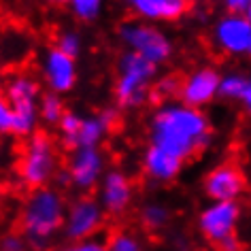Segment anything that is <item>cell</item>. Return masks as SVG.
Listing matches in <instances>:
<instances>
[{
    "label": "cell",
    "mask_w": 251,
    "mask_h": 251,
    "mask_svg": "<svg viewBox=\"0 0 251 251\" xmlns=\"http://www.w3.org/2000/svg\"><path fill=\"white\" fill-rule=\"evenodd\" d=\"M106 0H71V13L75 20L83 22V24H94L102 15Z\"/></svg>",
    "instance_id": "cell-23"
},
{
    "label": "cell",
    "mask_w": 251,
    "mask_h": 251,
    "mask_svg": "<svg viewBox=\"0 0 251 251\" xmlns=\"http://www.w3.org/2000/svg\"><path fill=\"white\" fill-rule=\"evenodd\" d=\"M122 2H126V4H132V0H122Z\"/></svg>",
    "instance_id": "cell-34"
},
{
    "label": "cell",
    "mask_w": 251,
    "mask_h": 251,
    "mask_svg": "<svg viewBox=\"0 0 251 251\" xmlns=\"http://www.w3.org/2000/svg\"><path fill=\"white\" fill-rule=\"evenodd\" d=\"M226 13H245L249 9L251 0H222Z\"/></svg>",
    "instance_id": "cell-28"
},
{
    "label": "cell",
    "mask_w": 251,
    "mask_h": 251,
    "mask_svg": "<svg viewBox=\"0 0 251 251\" xmlns=\"http://www.w3.org/2000/svg\"><path fill=\"white\" fill-rule=\"evenodd\" d=\"M130 9L136 20L149 24H168L181 20L187 13L190 0H132Z\"/></svg>",
    "instance_id": "cell-16"
},
{
    "label": "cell",
    "mask_w": 251,
    "mask_h": 251,
    "mask_svg": "<svg viewBox=\"0 0 251 251\" xmlns=\"http://www.w3.org/2000/svg\"><path fill=\"white\" fill-rule=\"evenodd\" d=\"M117 39L126 51H132L149 60L155 66L171 62L175 53V43L158 24L143 20H124L117 26Z\"/></svg>",
    "instance_id": "cell-6"
},
{
    "label": "cell",
    "mask_w": 251,
    "mask_h": 251,
    "mask_svg": "<svg viewBox=\"0 0 251 251\" xmlns=\"http://www.w3.org/2000/svg\"><path fill=\"white\" fill-rule=\"evenodd\" d=\"M81 122H83V115H81L79 111H66V115L62 117V122L58 124L60 143L68 149V151L77 149V136H79V130H81Z\"/></svg>",
    "instance_id": "cell-20"
},
{
    "label": "cell",
    "mask_w": 251,
    "mask_h": 251,
    "mask_svg": "<svg viewBox=\"0 0 251 251\" xmlns=\"http://www.w3.org/2000/svg\"><path fill=\"white\" fill-rule=\"evenodd\" d=\"M98 200L113 219H122L134 204V183L130 175L122 168H109L98 185Z\"/></svg>",
    "instance_id": "cell-12"
},
{
    "label": "cell",
    "mask_w": 251,
    "mask_h": 251,
    "mask_svg": "<svg viewBox=\"0 0 251 251\" xmlns=\"http://www.w3.org/2000/svg\"><path fill=\"white\" fill-rule=\"evenodd\" d=\"M245 17H247V20L251 22V4H249V9H247V11H245Z\"/></svg>",
    "instance_id": "cell-33"
},
{
    "label": "cell",
    "mask_w": 251,
    "mask_h": 251,
    "mask_svg": "<svg viewBox=\"0 0 251 251\" xmlns=\"http://www.w3.org/2000/svg\"><path fill=\"white\" fill-rule=\"evenodd\" d=\"M106 217L109 215L102 209L98 196L79 194L77 198H73L68 202L62 236L68 243H81V241H90V238H98V232L104 228Z\"/></svg>",
    "instance_id": "cell-7"
},
{
    "label": "cell",
    "mask_w": 251,
    "mask_h": 251,
    "mask_svg": "<svg viewBox=\"0 0 251 251\" xmlns=\"http://www.w3.org/2000/svg\"><path fill=\"white\" fill-rule=\"evenodd\" d=\"M60 173V149L49 132H34L22 143L15 175L26 190L51 185Z\"/></svg>",
    "instance_id": "cell-4"
},
{
    "label": "cell",
    "mask_w": 251,
    "mask_h": 251,
    "mask_svg": "<svg viewBox=\"0 0 251 251\" xmlns=\"http://www.w3.org/2000/svg\"><path fill=\"white\" fill-rule=\"evenodd\" d=\"M238 104H241V106H243V111H245V113H247V115L251 117V75H249L247 87H245V92H243L241 100H238Z\"/></svg>",
    "instance_id": "cell-30"
},
{
    "label": "cell",
    "mask_w": 251,
    "mask_h": 251,
    "mask_svg": "<svg viewBox=\"0 0 251 251\" xmlns=\"http://www.w3.org/2000/svg\"><path fill=\"white\" fill-rule=\"evenodd\" d=\"M249 75L241 71H228L222 75V83H219V98L224 100H241L245 87H247Z\"/></svg>",
    "instance_id": "cell-21"
},
{
    "label": "cell",
    "mask_w": 251,
    "mask_h": 251,
    "mask_svg": "<svg viewBox=\"0 0 251 251\" xmlns=\"http://www.w3.org/2000/svg\"><path fill=\"white\" fill-rule=\"evenodd\" d=\"M45 2L51 7H64V4H71V0H45Z\"/></svg>",
    "instance_id": "cell-32"
},
{
    "label": "cell",
    "mask_w": 251,
    "mask_h": 251,
    "mask_svg": "<svg viewBox=\"0 0 251 251\" xmlns=\"http://www.w3.org/2000/svg\"><path fill=\"white\" fill-rule=\"evenodd\" d=\"M43 98L41 81L30 71H11L2 83V102L11 113V132L13 139L26 141L39 132V104Z\"/></svg>",
    "instance_id": "cell-3"
},
{
    "label": "cell",
    "mask_w": 251,
    "mask_h": 251,
    "mask_svg": "<svg viewBox=\"0 0 251 251\" xmlns=\"http://www.w3.org/2000/svg\"><path fill=\"white\" fill-rule=\"evenodd\" d=\"M247 190V179L243 171L232 162H219L202 177V192L204 196L215 200H238Z\"/></svg>",
    "instance_id": "cell-14"
},
{
    "label": "cell",
    "mask_w": 251,
    "mask_h": 251,
    "mask_svg": "<svg viewBox=\"0 0 251 251\" xmlns=\"http://www.w3.org/2000/svg\"><path fill=\"white\" fill-rule=\"evenodd\" d=\"M53 251H106V241L100 238H90V241H81V243H68Z\"/></svg>",
    "instance_id": "cell-27"
},
{
    "label": "cell",
    "mask_w": 251,
    "mask_h": 251,
    "mask_svg": "<svg viewBox=\"0 0 251 251\" xmlns=\"http://www.w3.org/2000/svg\"><path fill=\"white\" fill-rule=\"evenodd\" d=\"M219 83H222V73L215 66H196L181 79L177 100L194 106V109H204L215 98H219Z\"/></svg>",
    "instance_id": "cell-13"
},
{
    "label": "cell",
    "mask_w": 251,
    "mask_h": 251,
    "mask_svg": "<svg viewBox=\"0 0 251 251\" xmlns=\"http://www.w3.org/2000/svg\"><path fill=\"white\" fill-rule=\"evenodd\" d=\"M185 162L177 155L164 151V149L147 145L141 153V173L147 181L155 185H168L179 179Z\"/></svg>",
    "instance_id": "cell-15"
},
{
    "label": "cell",
    "mask_w": 251,
    "mask_h": 251,
    "mask_svg": "<svg viewBox=\"0 0 251 251\" xmlns=\"http://www.w3.org/2000/svg\"><path fill=\"white\" fill-rule=\"evenodd\" d=\"M53 183H55V187H58V190H66V187H73V183H71V175H68L66 168L58 173V177H55Z\"/></svg>",
    "instance_id": "cell-31"
},
{
    "label": "cell",
    "mask_w": 251,
    "mask_h": 251,
    "mask_svg": "<svg viewBox=\"0 0 251 251\" xmlns=\"http://www.w3.org/2000/svg\"><path fill=\"white\" fill-rule=\"evenodd\" d=\"M179 90H181V79L175 77V75H164V77H158V81L153 83L151 98L158 100V104L171 102V100L179 98Z\"/></svg>",
    "instance_id": "cell-24"
},
{
    "label": "cell",
    "mask_w": 251,
    "mask_h": 251,
    "mask_svg": "<svg viewBox=\"0 0 251 251\" xmlns=\"http://www.w3.org/2000/svg\"><path fill=\"white\" fill-rule=\"evenodd\" d=\"M66 104H64V98L60 94H53V92H45L41 98V104H39V115H41V122L47 124V126H55L62 122V117L66 115Z\"/></svg>",
    "instance_id": "cell-19"
},
{
    "label": "cell",
    "mask_w": 251,
    "mask_h": 251,
    "mask_svg": "<svg viewBox=\"0 0 251 251\" xmlns=\"http://www.w3.org/2000/svg\"><path fill=\"white\" fill-rule=\"evenodd\" d=\"M55 47L77 60L81 55V51H83V36L73 28H64L55 34Z\"/></svg>",
    "instance_id": "cell-25"
},
{
    "label": "cell",
    "mask_w": 251,
    "mask_h": 251,
    "mask_svg": "<svg viewBox=\"0 0 251 251\" xmlns=\"http://www.w3.org/2000/svg\"><path fill=\"white\" fill-rule=\"evenodd\" d=\"M106 251H145V243L132 230H115L106 238Z\"/></svg>",
    "instance_id": "cell-22"
},
{
    "label": "cell",
    "mask_w": 251,
    "mask_h": 251,
    "mask_svg": "<svg viewBox=\"0 0 251 251\" xmlns=\"http://www.w3.org/2000/svg\"><path fill=\"white\" fill-rule=\"evenodd\" d=\"M117 119L119 113L113 106H104L94 115H83L81 130L77 136V147H100L104 136L115 128Z\"/></svg>",
    "instance_id": "cell-17"
},
{
    "label": "cell",
    "mask_w": 251,
    "mask_h": 251,
    "mask_svg": "<svg viewBox=\"0 0 251 251\" xmlns=\"http://www.w3.org/2000/svg\"><path fill=\"white\" fill-rule=\"evenodd\" d=\"M149 145L177 155L183 162L196 158L213 145V126L202 109H194L181 100L162 102L147 122Z\"/></svg>",
    "instance_id": "cell-1"
},
{
    "label": "cell",
    "mask_w": 251,
    "mask_h": 251,
    "mask_svg": "<svg viewBox=\"0 0 251 251\" xmlns=\"http://www.w3.org/2000/svg\"><path fill=\"white\" fill-rule=\"evenodd\" d=\"M66 171L71 175V183L77 192L87 194L98 190L100 181L109 171L106 155L100 147H77L68 153Z\"/></svg>",
    "instance_id": "cell-10"
},
{
    "label": "cell",
    "mask_w": 251,
    "mask_h": 251,
    "mask_svg": "<svg viewBox=\"0 0 251 251\" xmlns=\"http://www.w3.org/2000/svg\"><path fill=\"white\" fill-rule=\"evenodd\" d=\"M243 217V209L238 200H215L204 204L198 213L196 228L206 243L217 245L224 238L236 234Z\"/></svg>",
    "instance_id": "cell-9"
},
{
    "label": "cell",
    "mask_w": 251,
    "mask_h": 251,
    "mask_svg": "<svg viewBox=\"0 0 251 251\" xmlns=\"http://www.w3.org/2000/svg\"><path fill=\"white\" fill-rule=\"evenodd\" d=\"M158 68L149 60L132 51H124L117 58V75L113 83V96L119 109L136 111L151 98L153 83L158 81Z\"/></svg>",
    "instance_id": "cell-5"
},
{
    "label": "cell",
    "mask_w": 251,
    "mask_h": 251,
    "mask_svg": "<svg viewBox=\"0 0 251 251\" xmlns=\"http://www.w3.org/2000/svg\"><path fill=\"white\" fill-rule=\"evenodd\" d=\"M68 202L55 185L30 190L20 204L17 226L32 251H47L64 230Z\"/></svg>",
    "instance_id": "cell-2"
},
{
    "label": "cell",
    "mask_w": 251,
    "mask_h": 251,
    "mask_svg": "<svg viewBox=\"0 0 251 251\" xmlns=\"http://www.w3.org/2000/svg\"><path fill=\"white\" fill-rule=\"evenodd\" d=\"M30 243L22 232H7L0 241V251H30Z\"/></svg>",
    "instance_id": "cell-26"
},
{
    "label": "cell",
    "mask_w": 251,
    "mask_h": 251,
    "mask_svg": "<svg viewBox=\"0 0 251 251\" xmlns=\"http://www.w3.org/2000/svg\"><path fill=\"white\" fill-rule=\"evenodd\" d=\"M39 73H41V81L45 83L47 92L60 94V96L73 92L79 81L77 60L71 58V55L64 51H60L55 45L47 47L45 51L41 53Z\"/></svg>",
    "instance_id": "cell-11"
},
{
    "label": "cell",
    "mask_w": 251,
    "mask_h": 251,
    "mask_svg": "<svg viewBox=\"0 0 251 251\" xmlns=\"http://www.w3.org/2000/svg\"><path fill=\"white\" fill-rule=\"evenodd\" d=\"M215 247H217V251H243V243L236 234H232L228 238H224L222 243H217Z\"/></svg>",
    "instance_id": "cell-29"
},
{
    "label": "cell",
    "mask_w": 251,
    "mask_h": 251,
    "mask_svg": "<svg viewBox=\"0 0 251 251\" xmlns=\"http://www.w3.org/2000/svg\"><path fill=\"white\" fill-rule=\"evenodd\" d=\"M247 58H249V60H251V51H249V55H247Z\"/></svg>",
    "instance_id": "cell-35"
},
{
    "label": "cell",
    "mask_w": 251,
    "mask_h": 251,
    "mask_svg": "<svg viewBox=\"0 0 251 251\" xmlns=\"http://www.w3.org/2000/svg\"><path fill=\"white\" fill-rule=\"evenodd\" d=\"M173 219V211L166 202L160 200H145L139 206V224L147 232H162L168 228Z\"/></svg>",
    "instance_id": "cell-18"
},
{
    "label": "cell",
    "mask_w": 251,
    "mask_h": 251,
    "mask_svg": "<svg viewBox=\"0 0 251 251\" xmlns=\"http://www.w3.org/2000/svg\"><path fill=\"white\" fill-rule=\"evenodd\" d=\"M209 39L226 58H245L251 51V22L245 13H224L213 24Z\"/></svg>",
    "instance_id": "cell-8"
}]
</instances>
